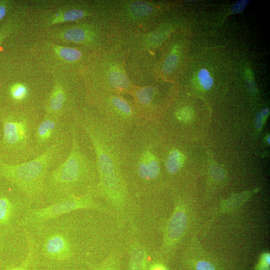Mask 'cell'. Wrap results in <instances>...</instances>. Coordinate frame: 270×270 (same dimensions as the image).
Listing matches in <instances>:
<instances>
[{"label": "cell", "instance_id": "7", "mask_svg": "<svg viewBox=\"0 0 270 270\" xmlns=\"http://www.w3.org/2000/svg\"><path fill=\"white\" fill-rule=\"evenodd\" d=\"M70 134V122L44 114L36 128L34 140L38 156Z\"/></svg>", "mask_w": 270, "mask_h": 270}, {"label": "cell", "instance_id": "18", "mask_svg": "<svg viewBox=\"0 0 270 270\" xmlns=\"http://www.w3.org/2000/svg\"><path fill=\"white\" fill-rule=\"evenodd\" d=\"M111 103L120 114L126 118L132 115V110L129 104L124 99L119 96H114L111 99Z\"/></svg>", "mask_w": 270, "mask_h": 270}, {"label": "cell", "instance_id": "27", "mask_svg": "<svg viewBox=\"0 0 270 270\" xmlns=\"http://www.w3.org/2000/svg\"><path fill=\"white\" fill-rule=\"evenodd\" d=\"M270 254H266L262 256L260 260V264L259 270H269Z\"/></svg>", "mask_w": 270, "mask_h": 270}, {"label": "cell", "instance_id": "21", "mask_svg": "<svg viewBox=\"0 0 270 270\" xmlns=\"http://www.w3.org/2000/svg\"><path fill=\"white\" fill-rule=\"evenodd\" d=\"M198 79L202 86L207 90H210L213 86L214 80L209 72L205 69H201L198 73Z\"/></svg>", "mask_w": 270, "mask_h": 270}, {"label": "cell", "instance_id": "16", "mask_svg": "<svg viewBox=\"0 0 270 270\" xmlns=\"http://www.w3.org/2000/svg\"><path fill=\"white\" fill-rule=\"evenodd\" d=\"M9 94L11 99L15 103L22 104L28 98L29 90L28 87L24 84L16 82L10 86Z\"/></svg>", "mask_w": 270, "mask_h": 270}, {"label": "cell", "instance_id": "6", "mask_svg": "<svg viewBox=\"0 0 270 270\" xmlns=\"http://www.w3.org/2000/svg\"><path fill=\"white\" fill-rule=\"evenodd\" d=\"M34 230L36 237L32 234L36 251L55 261H63L71 256L74 246L68 232L62 226L48 222Z\"/></svg>", "mask_w": 270, "mask_h": 270}, {"label": "cell", "instance_id": "13", "mask_svg": "<svg viewBox=\"0 0 270 270\" xmlns=\"http://www.w3.org/2000/svg\"><path fill=\"white\" fill-rule=\"evenodd\" d=\"M130 248L131 258L130 270H144L146 258L144 248L138 242H134Z\"/></svg>", "mask_w": 270, "mask_h": 270}, {"label": "cell", "instance_id": "4", "mask_svg": "<svg viewBox=\"0 0 270 270\" xmlns=\"http://www.w3.org/2000/svg\"><path fill=\"white\" fill-rule=\"evenodd\" d=\"M40 119L34 112L26 108L12 111L2 118V138L0 160L16 164L32 160L38 156L34 136Z\"/></svg>", "mask_w": 270, "mask_h": 270}, {"label": "cell", "instance_id": "28", "mask_svg": "<svg viewBox=\"0 0 270 270\" xmlns=\"http://www.w3.org/2000/svg\"><path fill=\"white\" fill-rule=\"evenodd\" d=\"M196 270H215L213 266L206 261L198 262L196 265Z\"/></svg>", "mask_w": 270, "mask_h": 270}, {"label": "cell", "instance_id": "12", "mask_svg": "<svg viewBox=\"0 0 270 270\" xmlns=\"http://www.w3.org/2000/svg\"><path fill=\"white\" fill-rule=\"evenodd\" d=\"M84 10L68 6H62L46 18V23L49 26L80 20L87 15Z\"/></svg>", "mask_w": 270, "mask_h": 270}, {"label": "cell", "instance_id": "2", "mask_svg": "<svg viewBox=\"0 0 270 270\" xmlns=\"http://www.w3.org/2000/svg\"><path fill=\"white\" fill-rule=\"evenodd\" d=\"M76 122L85 131L94 148L98 178L96 194L110 204L120 222L127 207L128 193L115 152L106 142V132L101 122L88 116L77 118Z\"/></svg>", "mask_w": 270, "mask_h": 270}, {"label": "cell", "instance_id": "15", "mask_svg": "<svg viewBox=\"0 0 270 270\" xmlns=\"http://www.w3.org/2000/svg\"><path fill=\"white\" fill-rule=\"evenodd\" d=\"M184 160V156L180 151L178 150H171L165 163L167 171L170 174L176 173L183 166Z\"/></svg>", "mask_w": 270, "mask_h": 270}, {"label": "cell", "instance_id": "30", "mask_svg": "<svg viewBox=\"0 0 270 270\" xmlns=\"http://www.w3.org/2000/svg\"><path fill=\"white\" fill-rule=\"evenodd\" d=\"M150 270H166L164 269L163 267H162L161 266L156 264L153 266H152L150 269Z\"/></svg>", "mask_w": 270, "mask_h": 270}, {"label": "cell", "instance_id": "25", "mask_svg": "<svg viewBox=\"0 0 270 270\" xmlns=\"http://www.w3.org/2000/svg\"><path fill=\"white\" fill-rule=\"evenodd\" d=\"M12 7V1L9 0H0V22L6 17Z\"/></svg>", "mask_w": 270, "mask_h": 270}, {"label": "cell", "instance_id": "26", "mask_svg": "<svg viewBox=\"0 0 270 270\" xmlns=\"http://www.w3.org/2000/svg\"><path fill=\"white\" fill-rule=\"evenodd\" d=\"M249 0H238L234 3L230 8V10L234 14H240L242 12L248 4Z\"/></svg>", "mask_w": 270, "mask_h": 270}, {"label": "cell", "instance_id": "20", "mask_svg": "<svg viewBox=\"0 0 270 270\" xmlns=\"http://www.w3.org/2000/svg\"><path fill=\"white\" fill-rule=\"evenodd\" d=\"M154 92L153 88L148 86L138 90L136 96L140 104L146 106L151 102L154 97Z\"/></svg>", "mask_w": 270, "mask_h": 270}, {"label": "cell", "instance_id": "29", "mask_svg": "<svg viewBox=\"0 0 270 270\" xmlns=\"http://www.w3.org/2000/svg\"><path fill=\"white\" fill-rule=\"evenodd\" d=\"M268 110L265 109L261 112L258 114L256 120V128H260L263 124L264 118L268 114Z\"/></svg>", "mask_w": 270, "mask_h": 270}, {"label": "cell", "instance_id": "23", "mask_svg": "<svg viewBox=\"0 0 270 270\" xmlns=\"http://www.w3.org/2000/svg\"><path fill=\"white\" fill-rule=\"evenodd\" d=\"M15 24L12 19L8 20L0 28V46L4 40L12 32Z\"/></svg>", "mask_w": 270, "mask_h": 270}, {"label": "cell", "instance_id": "10", "mask_svg": "<svg viewBox=\"0 0 270 270\" xmlns=\"http://www.w3.org/2000/svg\"><path fill=\"white\" fill-rule=\"evenodd\" d=\"M136 173L143 180L148 182L156 178L160 174V166L156 156L150 150L142 152L138 160Z\"/></svg>", "mask_w": 270, "mask_h": 270}, {"label": "cell", "instance_id": "19", "mask_svg": "<svg viewBox=\"0 0 270 270\" xmlns=\"http://www.w3.org/2000/svg\"><path fill=\"white\" fill-rule=\"evenodd\" d=\"M130 10L133 15L136 16H144L150 13L152 8L146 2H136L130 5Z\"/></svg>", "mask_w": 270, "mask_h": 270}, {"label": "cell", "instance_id": "1", "mask_svg": "<svg viewBox=\"0 0 270 270\" xmlns=\"http://www.w3.org/2000/svg\"><path fill=\"white\" fill-rule=\"evenodd\" d=\"M76 126V122H70L72 143L67 157L46 176L44 198L48 204L70 195H81L96 190V162L82 150Z\"/></svg>", "mask_w": 270, "mask_h": 270}, {"label": "cell", "instance_id": "17", "mask_svg": "<svg viewBox=\"0 0 270 270\" xmlns=\"http://www.w3.org/2000/svg\"><path fill=\"white\" fill-rule=\"evenodd\" d=\"M108 78L110 84L117 89L126 90L129 86L128 80L126 76L118 70L111 71L109 73Z\"/></svg>", "mask_w": 270, "mask_h": 270}, {"label": "cell", "instance_id": "9", "mask_svg": "<svg viewBox=\"0 0 270 270\" xmlns=\"http://www.w3.org/2000/svg\"><path fill=\"white\" fill-rule=\"evenodd\" d=\"M187 224L185 212L179 206L176 208L166 226L164 244L170 246L175 244L184 234Z\"/></svg>", "mask_w": 270, "mask_h": 270}, {"label": "cell", "instance_id": "24", "mask_svg": "<svg viewBox=\"0 0 270 270\" xmlns=\"http://www.w3.org/2000/svg\"><path fill=\"white\" fill-rule=\"evenodd\" d=\"M194 112L190 108L186 106L182 108L176 113V118L180 120L188 122L193 117Z\"/></svg>", "mask_w": 270, "mask_h": 270}, {"label": "cell", "instance_id": "11", "mask_svg": "<svg viewBox=\"0 0 270 270\" xmlns=\"http://www.w3.org/2000/svg\"><path fill=\"white\" fill-rule=\"evenodd\" d=\"M54 37L64 42L85 44L92 40L91 30L84 26H70L61 28L56 30Z\"/></svg>", "mask_w": 270, "mask_h": 270}, {"label": "cell", "instance_id": "14", "mask_svg": "<svg viewBox=\"0 0 270 270\" xmlns=\"http://www.w3.org/2000/svg\"><path fill=\"white\" fill-rule=\"evenodd\" d=\"M50 46L56 56L62 62L68 63L74 62L78 60L82 57L81 52L76 48L54 44H52Z\"/></svg>", "mask_w": 270, "mask_h": 270}, {"label": "cell", "instance_id": "22", "mask_svg": "<svg viewBox=\"0 0 270 270\" xmlns=\"http://www.w3.org/2000/svg\"><path fill=\"white\" fill-rule=\"evenodd\" d=\"M178 56L174 54L168 55L164 60L162 70L166 74H170L176 68L178 63Z\"/></svg>", "mask_w": 270, "mask_h": 270}, {"label": "cell", "instance_id": "5", "mask_svg": "<svg viewBox=\"0 0 270 270\" xmlns=\"http://www.w3.org/2000/svg\"><path fill=\"white\" fill-rule=\"evenodd\" d=\"M96 190H90L83 194L69 196L46 206L32 207L24 218L22 228L34 230L63 214L76 210H104V208L96 200Z\"/></svg>", "mask_w": 270, "mask_h": 270}, {"label": "cell", "instance_id": "8", "mask_svg": "<svg viewBox=\"0 0 270 270\" xmlns=\"http://www.w3.org/2000/svg\"><path fill=\"white\" fill-rule=\"evenodd\" d=\"M67 102L68 95L63 84L59 80H55L44 102V114L65 119Z\"/></svg>", "mask_w": 270, "mask_h": 270}, {"label": "cell", "instance_id": "3", "mask_svg": "<svg viewBox=\"0 0 270 270\" xmlns=\"http://www.w3.org/2000/svg\"><path fill=\"white\" fill-rule=\"evenodd\" d=\"M72 134L58 141L42 154L26 162L10 164L0 160V178L18 188L32 206L44 203V182L48 172L67 157Z\"/></svg>", "mask_w": 270, "mask_h": 270}]
</instances>
